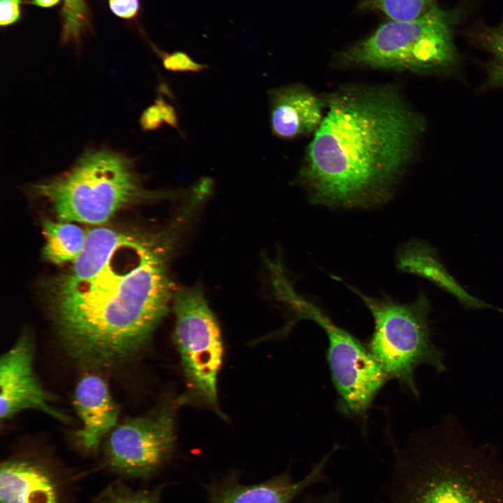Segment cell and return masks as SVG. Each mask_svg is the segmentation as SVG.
<instances>
[{
	"label": "cell",
	"mask_w": 503,
	"mask_h": 503,
	"mask_svg": "<svg viewBox=\"0 0 503 503\" xmlns=\"http://www.w3.org/2000/svg\"><path fill=\"white\" fill-rule=\"evenodd\" d=\"M186 224L177 214L154 234L108 227L87 233L71 268L47 288L58 335L73 358L112 366L145 347L173 300L169 260Z\"/></svg>",
	"instance_id": "obj_1"
},
{
	"label": "cell",
	"mask_w": 503,
	"mask_h": 503,
	"mask_svg": "<svg viewBox=\"0 0 503 503\" xmlns=\"http://www.w3.org/2000/svg\"><path fill=\"white\" fill-rule=\"evenodd\" d=\"M307 149L299 180L315 204L369 207L401 177L423 121L391 87L339 91Z\"/></svg>",
	"instance_id": "obj_2"
},
{
	"label": "cell",
	"mask_w": 503,
	"mask_h": 503,
	"mask_svg": "<svg viewBox=\"0 0 503 503\" xmlns=\"http://www.w3.org/2000/svg\"><path fill=\"white\" fill-rule=\"evenodd\" d=\"M381 503H503V455L458 431L419 432L395 453Z\"/></svg>",
	"instance_id": "obj_3"
},
{
	"label": "cell",
	"mask_w": 503,
	"mask_h": 503,
	"mask_svg": "<svg viewBox=\"0 0 503 503\" xmlns=\"http://www.w3.org/2000/svg\"><path fill=\"white\" fill-rule=\"evenodd\" d=\"M32 191L50 203L57 219L91 224H103L137 201L178 196L145 189L134 161L106 148L85 152L72 168L34 184Z\"/></svg>",
	"instance_id": "obj_4"
},
{
	"label": "cell",
	"mask_w": 503,
	"mask_h": 503,
	"mask_svg": "<svg viewBox=\"0 0 503 503\" xmlns=\"http://www.w3.org/2000/svg\"><path fill=\"white\" fill-rule=\"evenodd\" d=\"M350 289L362 299L374 320V330L366 344L369 351L389 380L398 381L418 398L416 369L428 365L438 373L446 370L444 352L432 340L428 297L421 291L413 302L400 303L388 297H368Z\"/></svg>",
	"instance_id": "obj_5"
},
{
	"label": "cell",
	"mask_w": 503,
	"mask_h": 503,
	"mask_svg": "<svg viewBox=\"0 0 503 503\" xmlns=\"http://www.w3.org/2000/svg\"><path fill=\"white\" fill-rule=\"evenodd\" d=\"M449 13L435 6L410 20H392L342 53L347 64L374 68L424 71L455 56Z\"/></svg>",
	"instance_id": "obj_6"
},
{
	"label": "cell",
	"mask_w": 503,
	"mask_h": 503,
	"mask_svg": "<svg viewBox=\"0 0 503 503\" xmlns=\"http://www.w3.org/2000/svg\"><path fill=\"white\" fill-rule=\"evenodd\" d=\"M296 319H310L325 332L328 339L326 358L338 395L340 412L363 417L374 398L389 380L366 344L335 324L314 303L298 294L294 289L284 297Z\"/></svg>",
	"instance_id": "obj_7"
},
{
	"label": "cell",
	"mask_w": 503,
	"mask_h": 503,
	"mask_svg": "<svg viewBox=\"0 0 503 503\" xmlns=\"http://www.w3.org/2000/svg\"><path fill=\"white\" fill-rule=\"evenodd\" d=\"M174 341L178 349L189 390L216 413L220 411L217 380L223 358V344L217 319L200 285L175 292Z\"/></svg>",
	"instance_id": "obj_8"
},
{
	"label": "cell",
	"mask_w": 503,
	"mask_h": 503,
	"mask_svg": "<svg viewBox=\"0 0 503 503\" xmlns=\"http://www.w3.org/2000/svg\"><path fill=\"white\" fill-rule=\"evenodd\" d=\"M174 415L173 408L163 405L114 428L105 446L106 466L126 477H143L154 472L172 451Z\"/></svg>",
	"instance_id": "obj_9"
},
{
	"label": "cell",
	"mask_w": 503,
	"mask_h": 503,
	"mask_svg": "<svg viewBox=\"0 0 503 503\" xmlns=\"http://www.w3.org/2000/svg\"><path fill=\"white\" fill-rule=\"evenodd\" d=\"M33 346L21 337L0 360V416L7 420L26 409H37L62 421L64 414L51 404L52 395L40 384L34 371Z\"/></svg>",
	"instance_id": "obj_10"
},
{
	"label": "cell",
	"mask_w": 503,
	"mask_h": 503,
	"mask_svg": "<svg viewBox=\"0 0 503 503\" xmlns=\"http://www.w3.org/2000/svg\"><path fill=\"white\" fill-rule=\"evenodd\" d=\"M270 122L276 136L286 140L316 131L323 121V103L300 85H289L269 92Z\"/></svg>",
	"instance_id": "obj_11"
},
{
	"label": "cell",
	"mask_w": 503,
	"mask_h": 503,
	"mask_svg": "<svg viewBox=\"0 0 503 503\" xmlns=\"http://www.w3.org/2000/svg\"><path fill=\"white\" fill-rule=\"evenodd\" d=\"M74 404L82 422L77 436L85 449L95 450L103 437L115 427L118 407L105 381L94 374L83 377L78 383Z\"/></svg>",
	"instance_id": "obj_12"
},
{
	"label": "cell",
	"mask_w": 503,
	"mask_h": 503,
	"mask_svg": "<svg viewBox=\"0 0 503 503\" xmlns=\"http://www.w3.org/2000/svg\"><path fill=\"white\" fill-rule=\"evenodd\" d=\"M397 267L401 271L422 277L452 295L467 309L497 308L469 294L451 275L435 249L428 242L411 240L397 254Z\"/></svg>",
	"instance_id": "obj_13"
},
{
	"label": "cell",
	"mask_w": 503,
	"mask_h": 503,
	"mask_svg": "<svg viewBox=\"0 0 503 503\" xmlns=\"http://www.w3.org/2000/svg\"><path fill=\"white\" fill-rule=\"evenodd\" d=\"M0 500L1 503H59L52 475L41 465L22 460L1 464Z\"/></svg>",
	"instance_id": "obj_14"
},
{
	"label": "cell",
	"mask_w": 503,
	"mask_h": 503,
	"mask_svg": "<svg viewBox=\"0 0 503 503\" xmlns=\"http://www.w3.org/2000/svg\"><path fill=\"white\" fill-rule=\"evenodd\" d=\"M332 452L325 456L303 479L295 481L284 472L265 482L229 486L213 497L212 503H291L304 489L324 479V469Z\"/></svg>",
	"instance_id": "obj_15"
},
{
	"label": "cell",
	"mask_w": 503,
	"mask_h": 503,
	"mask_svg": "<svg viewBox=\"0 0 503 503\" xmlns=\"http://www.w3.org/2000/svg\"><path fill=\"white\" fill-rule=\"evenodd\" d=\"M43 233V256L55 264L73 262L81 252L87 236V233L78 225L59 219L45 220Z\"/></svg>",
	"instance_id": "obj_16"
},
{
	"label": "cell",
	"mask_w": 503,
	"mask_h": 503,
	"mask_svg": "<svg viewBox=\"0 0 503 503\" xmlns=\"http://www.w3.org/2000/svg\"><path fill=\"white\" fill-rule=\"evenodd\" d=\"M435 0H363L364 8L381 11L392 20L416 19L435 6Z\"/></svg>",
	"instance_id": "obj_17"
},
{
	"label": "cell",
	"mask_w": 503,
	"mask_h": 503,
	"mask_svg": "<svg viewBox=\"0 0 503 503\" xmlns=\"http://www.w3.org/2000/svg\"><path fill=\"white\" fill-rule=\"evenodd\" d=\"M140 123L142 129L146 131L156 130L163 124H168L175 129L179 128L176 110L162 98H158L153 105L145 110Z\"/></svg>",
	"instance_id": "obj_18"
},
{
	"label": "cell",
	"mask_w": 503,
	"mask_h": 503,
	"mask_svg": "<svg viewBox=\"0 0 503 503\" xmlns=\"http://www.w3.org/2000/svg\"><path fill=\"white\" fill-rule=\"evenodd\" d=\"M155 494L146 491H135L116 484L110 486L97 503H157Z\"/></svg>",
	"instance_id": "obj_19"
},
{
	"label": "cell",
	"mask_w": 503,
	"mask_h": 503,
	"mask_svg": "<svg viewBox=\"0 0 503 503\" xmlns=\"http://www.w3.org/2000/svg\"><path fill=\"white\" fill-rule=\"evenodd\" d=\"M64 39L75 38L86 19L85 0H64Z\"/></svg>",
	"instance_id": "obj_20"
},
{
	"label": "cell",
	"mask_w": 503,
	"mask_h": 503,
	"mask_svg": "<svg viewBox=\"0 0 503 503\" xmlns=\"http://www.w3.org/2000/svg\"><path fill=\"white\" fill-rule=\"evenodd\" d=\"M486 45L494 56L489 68L491 82L503 87V22L488 35Z\"/></svg>",
	"instance_id": "obj_21"
},
{
	"label": "cell",
	"mask_w": 503,
	"mask_h": 503,
	"mask_svg": "<svg viewBox=\"0 0 503 503\" xmlns=\"http://www.w3.org/2000/svg\"><path fill=\"white\" fill-rule=\"evenodd\" d=\"M163 67L170 71L182 73H199L206 70L208 66L192 59L186 52L175 51L171 53L160 52Z\"/></svg>",
	"instance_id": "obj_22"
},
{
	"label": "cell",
	"mask_w": 503,
	"mask_h": 503,
	"mask_svg": "<svg viewBox=\"0 0 503 503\" xmlns=\"http://www.w3.org/2000/svg\"><path fill=\"white\" fill-rule=\"evenodd\" d=\"M109 6L117 17L130 19L138 13L139 1L138 0H109Z\"/></svg>",
	"instance_id": "obj_23"
},
{
	"label": "cell",
	"mask_w": 503,
	"mask_h": 503,
	"mask_svg": "<svg viewBox=\"0 0 503 503\" xmlns=\"http://www.w3.org/2000/svg\"><path fill=\"white\" fill-rule=\"evenodd\" d=\"M21 0H1L0 24L6 26L16 22L20 15Z\"/></svg>",
	"instance_id": "obj_24"
},
{
	"label": "cell",
	"mask_w": 503,
	"mask_h": 503,
	"mask_svg": "<svg viewBox=\"0 0 503 503\" xmlns=\"http://www.w3.org/2000/svg\"><path fill=\"white\" fill-rule=\"evenodd\" d=\"M60 0H33L32 3L41 7H50L57 4Z\"/></svg>",
	"instance_id": "obj_25"
},
{
	"label": "cell",
	"mask_w": 503,
	"mask_h": 503,
	"mask_svg": "<svg viewBox=\"0 0 503 503\" xmlns=\"http://www.w3.org/2000/svg\"><path fill=\"white\" fill-rule=\"evenodd\" d=\"M330 497H321L319 499H315L313 501L309 502L307 503H334L335 498Z\"/></svg>",
	"instance_id": "obj_26"
}]
</instances>
